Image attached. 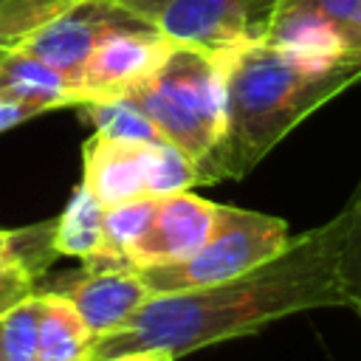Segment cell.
I'll return each mask as SVG.
<instances>
[{"label":"cell","instance_id":"obj_8","mask_svg":"<svg viewBox=\"0 0 361 361\" xmlns=\"http://www.w3.org/2000/svg\"><path fill=\"white\" fill-rule=\"evenodd\" d=\"M214 223H217V203L203 200L189 189L158 195L152 220L147 231L130 245L124 262L133 271L180 262L192 257L197 248H203V243L214 231Z\"/></svg>","mask_w":361,"mask_h":361},{"label":"cell","instance_id":"obj_14","mask_svg":"<svg viewBox=\"0 0 361 361\" xmlns=\"http://www.w3.org/2000/svg\"><path fill=\"white\" fill-rule=\"evenodd\" d=\"M51 237H54V223L51 228L42 226L25 228L17 231L11 248L0 254V316L11 305H17L20 299L37 290V276L54 257L51 251L45 254V248H54Z\"/></svg>","mask_w":361,"mask_h":361},{"label":"cell","instance_id":"obj_19","mask_svg":"<svg viewBox=\"0 0 361 361\" xmlns=\"http://www.w3.org/2000/svg\"><path fill=\"white\" fill-rule=\"evenodd\" d=\"M71 3L73 0H8L0 6V51L23 42Z\"/></svg>","mask_w":361,"mask_h":361},{"label":"cell","instance_id":"obj_24","mask_svg":"<svg viewBox=\"0 0 361 361\" xmlns=\"http://www.w3.org/2000/svg\"><path fill=\"white\" fill-rule=\"evenodd\" d=\"M107 361H175V355L169 350H138V353H124Z\"/></svg>","mask_w":361,"mask_h":361},{"label":"cell","instance_id":"obj_15","mask_svg":"<svg viewBox=\"0 0 361 361\" xmlns=\"http://www.w3.org/2000/svg\"><path fill=\"white\" fill-rule=\"evenodd\" d=\"M102 220L104 206L79 183L54 223V251L82 262H96L102 257Z\"/></svg>","mask_w":361,"mask_h":361},{"label":"cell","instance_id":"obj_6","mask_svg":"<svg viewBox=\"0 0 361 361\" xmlns=\"http://www.w3.org/2000/svg\"><path fill=\"white\" fill-rule=\"evenodd\" d=\"M144 23L149 20L127 11L116 0H73L65 11H59L17 45L51 65L76 87L82 65L107 34Z\"/></svg>","mask_w":361,"mask_h":361},{"label":"cell","instance_id":"obj_20","mask_svg":"<svg viewBox=\"0 0 361 361\" xmlns=\"http://www.w3.org/2000/svg\"><path fill=\"white\" fill-rule=\"evenodd\" d=\"M347 209H350V226H347V237H344L341 271H344V282H347V293H350V307L361 316V178L355 183L353 195L347 197Z\"/></svg>","mask_w":361,"mask_h":361},{"label":"cell","instance_id":"obj_7","mask_svg":"<svg viewBox=\"0 0 361 361\" xmlns=\"http://www.w3.org/2000/svg\"><path fill=\"white\" fill-rule=\"evenodd\" d=\"M172 48L175 42L166 34H161L152 23L130 25L107 34L90 51L76 79L82 104L130 96L161 68V62L169 56Z\"/></svg>","mask_w":361,"mask_h":361},{"label":"cell","instance_id":"obj_17","mask_svg":"<svg viewBox=\"0 0 361 361\" xmlns=\"http://www.w3.org/2000/svg\"><path fill=\"white\" fill-rule=\"evenodd\" d=\"M82 110H85V118L93 124V133L121 138V141H147V144L166 141L161 130L155 127V121L130 96L87 102L82 104Z\"/></svg>","mask_w":361,"mask_h":361},{"label":"cell","instance_id":"obj_5","mask_svg":"<svg viewBox=\"0 0 361 361\" xmlns=\"http://www.w3.org/2000/svg\"><path fill=\"white\" fill-rule=\"evenodd\" d=\"M279 0H166L155 28L175 45L226 54L265 42Z\"/></svg>","mask_w":361,"mask_h":361},{"label":"cell","instance_id":"obj_13","mask_svg":"<svg viewBox=\"0 0 361 361\" xmlns=\"http://www.w3.org/2000/svg\"><path fill=\"white\" fill-rule=\"evenodd\" d=\"M96 336L59 290H39V344L37 361H90Z\"/></svg>","mask_w":361,"mask_h":361},{"label":"cell","instance_id":"obj_25","mask_svg":"<svg viewBox=\"0 0 361 361\" xmlns=\"http://www.w3.org/2000/svg\"><path fill=\"white\" fill-rule=\"evenodd\" d=\"M14 237H17V231H3V228H0V254H6V251L11 248Z\"/></svg>","mask_w":361,"mask_h":361},{"label":"cell","instance_id":"obj_9","mask_svg":"<svg viewBox=\"0 0 361 361\" xmlns=\"http://www.w3.org/2000/svg\"><path fill=\"white\" fill-rule=\"evenodd\" d=\"M161 144V141H158ZM93 133L82 144V186L107 209L133 197L152 195L155 147Z\"/></svg>","mask_w":361,"mask_h":361},{"label":"cell","instance_id":"obj_27","mask_svg":"<svg viewBox=\"0 0 361 361\" xmlns=\"http://www.w3.org/2000/svg\"><path fill=\"white\" fill-rule=\"evenodd\" d=\"M6 3H8V0H0V6H6Z\"/></svg>","mask_w":361,"mask_h":361},{"label":"cell","instance_id":"obj_1","mask_svg":"<svg viewBox=\"0 0 361 361\" xmlns=\"http://www.w3.org/2000/svg\"><path fill=\"white\" fill-rule=\"evenodd\" d=\"M347 203L322 226L288 240L268 262L220 285L149 296L124 327L96 338L90 361L138 350H169L175 358L319 307H350L341 271Z\"/></svg>","mask_w":361,"mask_h":361},{"label":"cell","instance_id":"obj_3","mask_svg":"<svg viewBox=\"0 0 361 361\" xmlns=\"http://www.w3.org/2000/svg\"><path fill=\"white\" fill-rule=\"evenodd\" d=\"M161 135L203 161L226 130V79L217 54L175 45L161 68L130 93Z\"/></svg>","mask_w":361,"mask_h":361},{"label":"cell","instance_id":"obj_18","mask_svg":"<svg viewBox=\"0 0 361 361\" xmlns=\"http://www.w3.org/2000/svg\"><path fill=\"white\" fill-rule=\"evenodd\" d=\"M0 344L6 361H37L39 344V290L28 293L0 316Z\"/></svg>","mask_w":361,"mask_h":361},{"label":"cell","instance_id":"obj_21","mask_svg":"<svg viewBox=\"0 0 361 361\" xmlns=\"http://www.w3.org/2000/svg\"><path fill=\"white\" fill-rule=\"evenodd\" d=\"M322 17H327L336 31L361 56V0H307Z\"/></svg>","mask_w":361,"mask_h":361},{"label":"cell","instance_id":"obj_23","mask_svg":"<svg viewBox=\"0 0 361 361\" xmlns=\"http://www.w3.org/2000/svg\"><path fill=\"white\" fill-rule=\"evenodd\" d=\"M116 3H118V6H124L127 11L138 14V17L149 20L152 25H155V17L161 14V8L166 6V0H116Z\"/></svg>","mask_w":361,"mask_h":361},{"label":"cell","instance_id":"obj_22","mask_svg":"<svg viewBox=\"0 0 361 361\" xmlns=\"http://www.w3.org/2000/svg\"><path fill=\"white\" fill-rule=\"evenodd\" d=\"M34 116H39V113L31 110V107L11 104V102H3V99H0V133L11 130V127H17V124H23V121H28V118H34Z\"/></svg>","mask_w":361,"mask_h":361},{"label":"cell","instance_id":"obj_4","mask_svg":"<svg viewBox=\"0 0 361 361\" xmlns=\"http://www.w3.org/2000/svg\"><path fill=\"white\" fill-rule=\"evenodd\" d=\"M288 220L217 203V223L203 248L180 262L147 268L138 274L152 296L209 288L268 262L288 245Z\"/></svg>","mask_w":361,"mask_h":361},{"label":"cell","instance_id":"obj_2","mask_svg":"<svg viewBox=\"0 0 361 361\" xmlns=\"http://www.w3.org/2000/svg\"><path fill=\"white\" fill-rule=\"evenodd\" d=\"M217 56L226 79V130L197 161V183L245 178L307 116L361 82V62L310 68L268 42Z\"/></svg>","mask_w":361,"mask_h":361},{"label":"cell","instance_id":"obj_26","mask_svg":"<svg viewBox=\"0 0 361 361\" xmlns=\"http://www.w3.org/2000/svg\"><path fill=\"white\" fill-rule=\"evenodd\" d=\"M0 361H6V358H3V344H0Z\"/></svg>","mask_w":361,"mask_h":361},{"label":"cell","instance_id":"obj_10","mask_svg":"<svg viewBox=\"0 0 361 361\" xmlns=\"http://www.w3.org/2000/svg\"><path fill=\"white\" fill-rule=\"evenodd\" d=\"M65 293L96 338L124 327L130 316L152 296L141 274L124 265H85L76 276L62 279Z\"/></svg>","mask_w":361,"mask_h":361},{"label":"cell","instance_id":"obj_16","mask_svg":"<svg viewBox=\"0 0 361 361\" xmlns=\"http://www.w3.org/2000/svg\"><path fill=\"white\" fill-rule=\"evenodd\" d=\"M155 203H158V195H144V197L107 206L104 220H102V257L85 265H124L127 268L124 254L147 231Z\"/></svg>","mask_w":361,"mask_h":361},{"label":"cell","instance_id":"obj_12","mask_svg":"<svg viewBox=\"0 0 361 361\" xmlns=\"http://www.w3.org/2000/svg\"><path fill=\"white\" fill-rule=\"evenodd\" d=\"M0 99L31 107L37 113L56 107H79L82 96L62 73L37 59L34 54L11 45L0 51Z\"/></svg>","mask_w":361,"mask_h":361},{"label":"cell","instance_id":"obj_11","mask_svg":"<svg viewBox=\"0 0 361 361\" xmlns=\"http://www.w3.org/2000/svg\"><path fill=\"white\" fill-rule=\"evenodd\" d=\"M265 42L310 68L361 62V56L336 31V25L327 17H322L307 0H279Z\"/></svg>","mask_w":361,"mask_h":361}]
</instances>
